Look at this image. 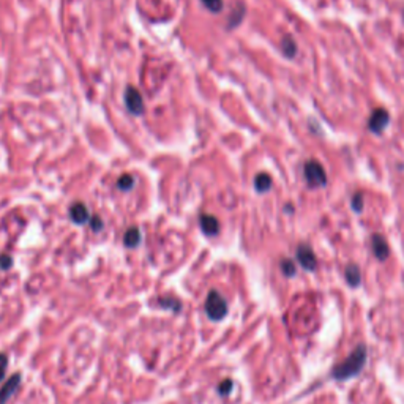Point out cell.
<instances>
[{"instance_id":"6","label":"cell","mask_w":404,"mask_h":404,"mask_svg":"<svg viewBox=\"0 0 404 404\" xmlns=\"http://www.w3.org/2000/svg\"><path fill=\"white\" fill-rule=\"evenodd\" d=\"M297 259H299L300 265L306 270H314L317 262H316V256H314V253L313 249L308 246V245H300L299 249H297Z\"/></svg>"},{"instance_id":"1","label":"cell","mask_w":404,"mask_h":404,"mask_svg":"<svg viewBox=\"0 0 404 404\" xmlns=\"http://www.w3.org/2000/svg\"><path fill=\"white\" fill-rule=\"evenodd\" d=\"M367 361V348L365 346H358L343 363H339L335 370H333V376L338 380H344L349 379L352 376H355L357 373H360V370L363 368Z\"/></svg>"},{"instance_id":"10","label":"cell","mask_w":404,"mask_h":404,"mask_svg":"<svg viewBox=\"0 0 404 404\" xmlns=\"http://www.w3.org/2000/svg\"><path fill=\"white\" fill-rule=\"evenodd\" d=\"M373 251L376 254V258L380 261H386L389 258V245L386 239L379 236V234H374L373 236Z\"/></svg>"},{"instance_id":"14","label":"cell","mask_w":404,"mask_h":404,"mask_svg":"<svg viewBox=\"0 0 404 404\" xmlns=\"http://www.w3.org/2000/svg\"><path fill=\"white\" fill-rule=\"evenodd\" d=\"M360 278H361V276H360V270H358L357 265L351 264V265L346 267V280H348V283L351 286H358L360 284Z\"/></svg>"},{"instance_id":"22","label":"cell","mask_w":404,"mask_h":404,"mask_svg":"<svg viewBox=\"0 0 404 404\" xmlns=\"http://www.w3.org/2000/svg\"><path fill=\"white\" fill-rule=\"evenodd\" d=\"M7 363H8V358L5 354H0V380L5 377V371H7Z\"/></svg>"},{"instance_id":"19","label":"cell","mask_w":404,"mask_h":404,"mask_svg":"<svg viewBox=\"0 0 404 404\" xmlns=\"http://www.w3.org/2000/svg\"><path fill=\"white\" fill-rule=\"evenodd\" d=\"M352 208L355 211H361V208H363V198H361L360 193L354 195V198H352Z\"/></svg>"},{"instance_id":"21","label":"cell","mask_w":404,"mask_h":404,"mask_svg":"<svg viewBox=\"0 0 404 404\" xmlns=\"http://www.w3.org/2000/svg\"><path fill=\"white\" fill-rule=\"evenodd\" d=\"M281 268H283V272H284L287 276H291V275L295 273V265H294L291 261H287V259H284V261L281 262Z\"/></svg>"},{"instance_id":"23","label":"cell","mask_w":404,"mask_h":404,"mask_svg":"<svg viewBox=\"0 0 404 404\" xmlns=\"http://www.w3.org/2000/svg\"><path fill=\"white\" fill-rule=\"evenodd\" d=\"M89 223H90V227H92L95 232H98V230H101V229H103V221H101V218H100L98 215L92 217Z\"/></svg>"},{"instance_id":"12","label":"cell","mask_w":404,"mask_h":404,"mask_svg":"<svg viewBox=\"0 0 404 404\" xmlns=\"http://www.w3.org/2000/svg\"><path fill=\"white\" fill-rule=\"evenodd\" d=\"M254 186H256V189L259 191V193H265V191H268L272 188V177L265 172L258 174L256 179H254Z\"/></svg>"},{"instance_id":"2","label":"cell","mask_w":404,"mask_h":404,"mask_svg":"<svg viewBox=\"0 0 404 404\" xmlns=\"http://www.w3.org/2000/svg\"><path fill=\"white\" fill-rule=\"evenodd\" d=\"M227 313V303L217 291H210L205 299V314L210 321H221Z\"/></svg>"},{"instance_id":"4","label":"cell","mask_w":404,"mask_h":404,"mask_svg":"<svg viewBox=\"0 0 404 404\" xmlns=\"http://www.w3.org/2000/svg\"><path fill=\"white\" fill-rule=\"evenodd\" d=\"M125 104L128 111L134 116L144 114V101L136 87H126L125 90Z\"/></svg>"},{"instance_id":"18","label":"cell","mask_w":404,"mask_h":404,"mask_svg":"<svg viewBox=\"0 0 404 404\" xmlns=\"http://www.w3.org/2000/svg\"><path fill=\"white\" fill-rule=\"evenodd\" d=\"M158 303H160V306H164V308H174L176 311H180V305H179V302H176V300H171V299H161V300H158Z\"/></svg>"},{"instance_id":"5","label":"cell","mask_w":404,"mask_h":404,"mask_svg":"<svg viewBox=\"0 0 404 404\" xmlns=\"http://www.w3.org/2000/svg\"><path fill=\"white\" fill-rule=\"evenodd\" d=\"M390 122V116L386 109H382V108H377L371 117H370V122H368V128L376 133V134H380L382 131H384V128L389 125Z\"/></svg>"},{"instance_id":"7","label":"cell","mask_w":404,"mask_h":404,"mask_svg":"<svg viewBox=\"0 0 404 404\" xmlns=\"http://www.w3.org/2000/svg\"><path fill=\"white\" fill-rule=\"evenodd\" d=\"M70 218L74 224H86L90 221V215L87 207L82 202H76L70 207Z\"/></svg>"},{"instance_id":"13","label":"cell","mask_w":404,"mask_h":404,"mask_svg":"<svg viewBox=\"0 0 404 404\" xmlns=\"http://www.w3.org/2000/svg\"><path fill=\"white\" fill-rule=\"evenodd\" d=\"M281 49H283V52H284V55L287 57V59H292L294 55H295V52H297V45H295V41H294V38L292 36H284L283 38V41H281Z\"/></svg>"},{"instance_id":"17","label":"cell","mask_w":404,"mask_h":404,"mask_svg":"<svg viewBox=\"0 0 404 404\" xmlns=\"http://www.w3.org/2000/svg\"><path fill=\"white\" fill-rule=\"evenodd\" d=\"M11 265H13V258L10 256V254H2V256H0V268L8 270V268H11Z\"/></svg>"},{"instance_id":"8","label":"cell","mask_w":404,"mask_h":404,"mask_svg":"<svg viewBox=\"0 0 404 404\" xmlns=\"http://www.w3.org/2000/svg\"><path fill=\"white\" fill-rule=\"evenodd\" d=\"M19 384H21V376L19 374H13L7 380V384L0 389V404H7V401L14 395V392L19 387Z\"/></svg>"},{"instance_id":"16","label":"cell","mask_w":404,"mask_h":404,"mask_svg":"<svg viewBox=\"0 0 404 404\" xmlns=\"http://www.w3.org/2000/svg\"><path fill=\"white\" fill-rule=\"evenodd\" d=\"M202 4L211 13H220L223 10V0H202Z\"/></svg>"},{"instance_id":"15","label":"cell","mask_w":404,"mask_h":404,"mask_svg":"<svg viewBox=\"0 0 404 404\" xmlns=\"http://www.w3.org/2000/svg\"><path fill=\"white\" fill-rule=\"evenodd\" d=\"M117 186H119L120 189H123V191H130V189L134 186V179H133L130 174H123V176L119 179Z\"/></svg>"},{"instance_id":"9","label":"cell","mask_w":404,"mask_h":404,"mask_svg":"<svg viewBox=\"0 0 404 404\" xmlns=\"http://www.w3.org/2000/svg\"><path fill=\"white\" fill-rule=\"evenodd\" d=\"M201 221V229L204 230V234L207 236H217L220 230V221L217 217L214 215H201L199 218Z\"/></svg>"},{"instance_id":"11","label":"cell","mask_w":404,"mask_h":404,"mask_svg":"<svg viewBox=\"0 0 404 404\" xmlns=\"http://www.w3.org/2000/svg\"><path fill=\"white\" fill-rule=\"evenodd\" d=\"M123 243L125 246H128V248H134L141 243V230L139 227L133 226L130 227L128 230L125 232V237H123Z\"/></svg>"},{"instance_id":"3","label":"cell","mask_w":404,"mask_h":404,"mask_svg":"<svg viewBox=\"0 0 404 404\" xmlns=\"http://www.w3.org/2000/svg\"><path fill=\"white\" fill-rule=\"evenodd\" d=\"M303 172H305V179H306V183H308L310 188L325 186L327 185V174L324 171L322 164L319 161H316V160L306 161Z\"/></svg>"},{"instance_id":"20","label":"cell","mask_w":404,"mask_h":404,"mask_svg":"<svg viewBox=\"0 0 404 404\" xmlns=\"http://www.w3.org/2000/svg\"><path fill=\"white\" fill-rule=\"evenodd\" d=\"M230 389H232V380L226 379L224 382H221V384L218 386V393L220 395H227L230 392Z\"/></svg>"}]
</instances>
